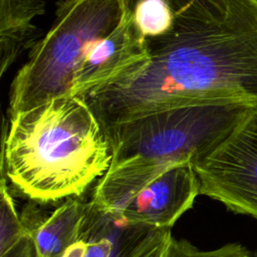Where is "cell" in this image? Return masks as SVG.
Returning a JSON list of instances; mask_svg holds the SVG:
<instances>
[{
  "mask_svg": "<svg viewBox=\"0 0 257 257\" xmlns=\"http://www.w3.org/2000/svg\"><path fill=\"white\" fill-rule=\"evenodd\" d=\"M3 124L1 176L32 201L77 198L108 170L105 128L82 96L51 98Z\"/></svg>",
  "mask_w": 257,
  "mask_h": 257,
  "instance_id": "7a4b0ae2",
  "label": "cell"
},
{
  "mask_svg": "<svg viewBox=\"0 0 257 257\" xmlns=\"http://www.w3.org/2000/svg\"><path fill=\"white\" fill-rule=\"evenodd\" d=\"M44 0H0V75L35 42L33 20L44 13Z\"/></svg>",
  "mask_w": 257,
  "mask_h": 257,
  "instance_id": "9c48e42d",
  "label": "cell"
},
{
  "mask_svg": "<svg viewBox=\"0 0 257 257\" xmlns=\"http://www.w3.org/2000/svg\"><path fill=\"white\" fill-rule=\"evenodd\" d=\"M250 105L236 101L172 106L111 124L105 127L112 149L110 166L195 165L221 143Z\"/></svg>",
  "mask_w": 257,
  "mask_h": 257,
  "instance_id": "277c9868",
  "label": "cell"
},
{
  "mask_svg": "<svg viewBox=\"0 0 257 257\" xmlns=\"http://www.w3.org/2000/svg\"><path fill=\"white\" fill-rule=\"evenodd\" d=\"M200 195L257 221V103L247 107L227 136L194 165Z\"/></svg>",
  "mask_w": 257,
  "mask_h": 257,
  "instance_id": "8992f818",
  "label": "cell"
},
{
  "mask_svg": "<svg viewBox=\"0 0 257 257\" xmlns=\"http://www.w3.org/2000/svg\"><path fill=\"white\" fill-rule=\"evenodd\" d=\"M6 182L1 176L0 257H36L33 239L16 212Z\"/></svg>",
  "mask_w": 257,
  "mask_h": 257,
  "instance_id": "30bf717a",
  "label": "cell"
},
{
  "mask_svg": "<svg viewBox=\"0 0 257 257\" xmlns=\"http://www.w3.org/2000/svg\"><path fill=\"white\" fill-rule=\"evenodd\" d=\"M147 42L148 63L83 96L104 128L172 106L257 103V0H235L211 21L176 20Z\"/></svg>",
  "mask_w": 257,
  "mask_h": 257,
  "instance_id": "6da1fadb",
  "label": "cell"
},
{
  "mask_svg": "<svg viewBox=\"0 0 257 257\" xmlns=\"http://www.w3.org/2000/svg\"><path fill=\"white\" fill-rule=\"evenodd\" d=\"M172 238L173 236L170 230L142 257H169V248Z\"/></svg>",
  "mask_w": 257,
  "mask_h": 257,
  "instance_id": "4fadbf2b",
  "label": "cell"
},
{
  "mask_svg": "<svg viewBox=\"0 0 257 257\" xmlns=\"http://www.w3.org/2000/svg\"><path fill=\"white\" fill-rule=\"evenodd\" d=\"M87 211L88 203L68 198L46 216L39 212L37 218L22 216L21 220L33 239L36 257H61L79 238Z\"/></svg>",
  "mask_w": 257,
  "mask_h": 257,
  "instance_id": "ba28073f",
  "label": "cell"
},
{
  "mask_svg": "<svg viewBox=\"0 0 257 257\" xmlns=\"http://www.w3.org/2000/svg\"><path fill=\"white\" fill-rule=\"evenodd\" d=\"M132 13L146 39L162 37L175 26L176 15L167 0H133Z\"/></svg>",
  "mask_w": 257,
  "mask_h": 257,
  "instance_id": "8fae6325",
  "label": "cell"
},
{
  "mask_svg": "<svg viewBox=\"0 0 257 257\" xmlns=\"http://www.w3.org/2000/svg\"><path fill=\"white\" fill-rule=\"evenodd\" d=\"M133 0H61L46 35L31 47L14 76L9 118L51 98L70 94L75 72L90 49L132 13Z\"/></svg>",
  "mask_w": 257,
  "mask_h": 257,
  "instance_id": "3957f363",
  "label": "cell"
},
{
  "mask_svg": "<svg viewBox=\"0 0 257 257\" xmlns=\"http://www.w3.org/2000/svg\"><path fill=\"white\" fill-rule=\"evenodd\" d=\"M177 21H211L227 15L235 0H167Z\"/></svg>",
  "mask_w": 257,
  "mask_h": 257,
  "instance_id": "7c38bea8",
  "label": "cell"
},
{
  "mask_svg": "<svg viewBox=\"0 0 257 257\" xmlns=\"http://www.w3.org/2000/svg\"><path fill=\"white\" fill-rule=\"evenodd\" d=\"M200 195L192 163L170 167L119 165L97 180L91 204L133 225L171 229Z\"/></svg>",
  "mask_w": 257,
  "mask_h": 257,
  "instance_id": "5b68a950",
  "label": "cell"
},
{
  "mask_svg": "<svg viewBox=\"0 0 257 257\" xmlns=\"http://www.w3.org/2000/svg\"><path fill=\"white\" fill-rule=\"evenodd\" d=\"M253 253H254V257H257V248L255 251H253Z\"/></svg>",
  "mask_w": 257,
  "mask_h": 257,
  "instance_id": "5bb4252c",
  "label": "cell"
},
{
  "mask_svg": "<svg viewBox=\"0 0 257 257\" xmlns=\"http://www.w3.org/2000/svg\"><path fill=\"white\" fill-rule=\"evenodd\" d=\"M149 60L147 39L131 13L90 49L74 74L70 94L83 97L137 71Z\"/></svg>",
  "mask_w": 257,
  "mask_h": 257,
  "instance_id": "52a82bcc",
  "label": "cell"
}]
</instances>
